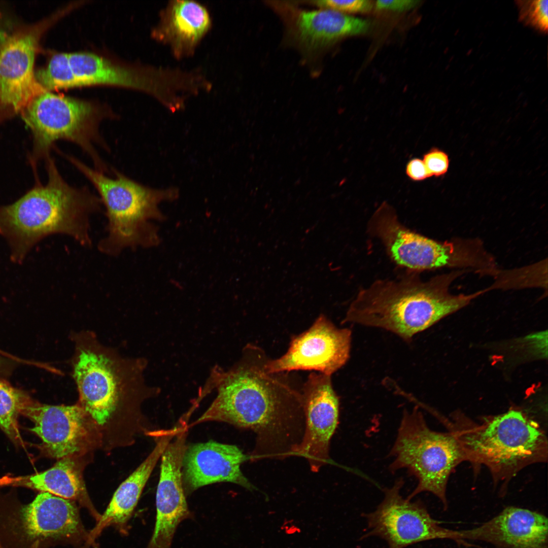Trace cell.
Here are the masks:
<instances>
[{
  "instance_id": "1",
  "label": "cell",
  "mask_w": 548,
  "mask_h": 548,
  "mask_svg": "<svg viewBox=\"0 0 548 548\" xmlns=\"http://www.w3.org/2000/svg\"><path fill=\"white\" fill-rule=\"evenodd\" d=\"M74 351L72 375L77 386V403L92 421L102 439L122 418L142 421L141 406L160 389L147 384V360L123 357L103 345L91 330L70 333Z\"/></svg>"
},
{
  "instance_id": "2",
  "label": "cell",
  "mask_w": 548,
  "mask_h": 548,
  "mask_svg": "<svg viewBox=\"0 0 548 548\" xmlns=\"http://www.w3.org/2000/svg\"><path fill=\"white\" fill-rule=\"evenodd\" d=\"M267 360L259 348L248 345L229 368L215 366L199 394L204 398L215 390L216 397L189 428L215 421L251 429L260 436L281 430L292 409L302 406V395L277 373L267 372Z\"/></svg>"
},
{
  "instance_id": "3",
  "label": "cell",
  "mask_w": 548,
  "mask_h": 548,
  "mask_svg": "<svg viewBox=\"0 0 548 548\" xmlns=\"http://www.w3.org/2000/svg\"><path fill=\"white\" fill-rule=\"evenodd\" d=\"M468 269L422 280L409 271L395 279L378 280L362 288L351 303L342 323L384 329L406 342L487 291L453 295L451 283Z\"/></svg>"
},
{
  "instance_id": "4",
  "label": "cell",
  "mask_w": 548,
  "mask_h": 548,
  "mask_svg": "<svg viewBox=\"0 0 548 548\" xmlns=\"http://www.w3.org/2000/svg\"><path fill=\"white\" fill-rule=\"evenodd\" d=\"M46 166L45 185L0 207V234L9 244L15 262H21L36 244L53 234L71 236L84 247L92 244L90 218L100 210L99 197L86 187L68 183L49 156Z\"/></svg>"
},
{
  "instance_id": "5",
  "label": "cell",
  "mask_w": 548,
  "mask_h": 548,
  "mask_svg": "<svg viewBox=\"0 0 548 548\" xmlns=\"http://www.w3.org/2000/svg\"><path fill=\"white\" fill-rule=\"evenodd\" d=\"M449 423L466 460L483 464L495 481H508L524 467L544 462L547 440L539 423L524 412L510 409L480 423L458 416Z\"/></svg>"
},
{
  "instance_id": "6",
  "label": "cell",
  "mask_w": 548,
  "mask_h": 548,
  "mask_svg": "<svg viewBox=\"0 0 548 548\" xmlns=\"http://www.w3.org/2000/svg\"><path fill=\"white\" fill-rule=\"evenodd\" d=\"M64 156L94 186L105 208L106 235L98 244L100 252L115 256L125 249L153 244L154 234L149 221L159 216L161 201L178 196L177 189L152 188L114 169L115 177H109L73 156Z\"/></svg>"
},
{
  "instance_id": "7",
  "label": "cell",
  "mask_w": 548,
  "mask_h": 548,
  "mask_svg": "<svg viewBox=\"0 0 548 548\" xmlns=\"http://www.w3.org/2000/svg\"><path fill=\"white\" fill-rule=\"evenodd\" d=\"M21 113L32 133L36 158L48 157L53 144L64 140L80 147L91 158L95 169L109 173L95 146L109 150L99 127L104 120L115 118L109 109L93 102L45 91L33 98Z\"/></svg>"
},
{
  "instance_id": "8",
  "label": "cell",
  "mask_w": 548,
  "mask_h": 548,
  "mask_svg": "<svg viewBox=\"0 0 548 548\" xmlns=\"http://www.w3.org/2000/svg\"><path fill=\"white\" fill-rule=\"evenodd\" d=\"M393 461L391 471L406 469L418 480L416 488L406 498L428 492L448 508L447 486L449 476L461 462L466 460L464 451L454 434L430 429L417 406L405 409L396 439L390 452Z\"/></svg>"
},
{
  "instance_id": "9",
  "label": "cell",
  "mask_w": 548,
  "mask_h": 548,
  "mask_svg": "<svg viewBox=\"0 0 548 548\" xmlns=\"http://www.w3.org/2000/svg\"><path fill=\"white\" fill-rule=\"evenodd\" d=\"M367 229L381 242L390 258L409 271L454 267L471 268L483 273L492 265L491 256L479 240L439 242L428 238L404 226L386 202L374 212Z\"/></svg>"
},
{
  "instance_id": "10",
  "label": "cell",
  "mask_w": 548,
  "mask_h": 548,
  "mask_svg": "<svg viewBox=\"0 0 548 548\" xmlns=\"http://www.w3.org/2000/svg\"><path fill=\"white\" fill-rule=\"evenodd\" d=\"M78 87L116 85L148 93L174 113L187 99L201 93L205 80L198 69L128 65L88 52L68 53Z\"/></svg>"
},
{
  "instance_id": "11",
  "label": "cell",
  "mask_w": 548,
  "mask_h": 548,
  "mask_svg": "<svg viewBox=\"0 0 548 548\" xmlns=\"http://www.w3.org/2000/svg\"><path fill=\"white\" fill-rule=\"evenodd\" d=\"M88 538L74 501L41 492L28 503L0 506L3 548H47L62 543L85 546Z\"/></svg>"
},
{
  "instance_id": "12",
  "label": "cell",
  "mask_w": 548,
  "mask_h": 548,
  "mask_svg": "<svg viewBox=\"0 0 548 548\" xmlns=\"http://www.w3.org/2000/svg\"><path fill=\"white\" fill-rule=\"evenodd\" d=\"M20 414L33 422L30 430L41 439L42 451L50 458L81 457L102 443L96 427L77 403L50 405L27 395Z\"/></svg>"
},
{
  "instance_id": "13",
  "label": "cell",
  "mask_w": 548,
  "mask_h": 548,
  "mask_svg": "<svg viewBox=\"0 0 548 548\" xmlns=\"http://www.w3.org/2000/svg\"><path fill=\"white\" fill-rule=\"evenodd\" d=\"M404 481L398 479L384 490L382 502L372 512L363 513L367 525L360 538L376 536L385 540L388 548H405L437 539H451L452 530L440 525L420 500L411 501L400 494Z\"/></svg>"
},
{
  "instance_id": "14",
  "label": "cell",
  "mask_w": 548,
  "mask_h": 548,
  "mask_svg": "<svg viewBox=\"0 0 548 548\" xmlns=\"http://www.w3.org/2000/svg\"><path fill=\"white\" fill-rule=\"evenodd\" d=\"M351 340L350 328H338L321 315L308 330L292 338L284 355L267 360L265 370L269 373L314 370L331 376L349 359Z\"/></svg>"
},
{
  "instance_id": "15",
  "label": "cell",
  "mask_w": 548,
  "mask_h": 548,
  "mask_svg": "<svg viewBox=\"0 0 548 548\" xmlns=\"http://www.w3.org/2000/svg\"><path fill=\"white\" fill-rule=\"evenodd\" d=\"M45 26L8 36L0 47V119L21 112L33 98L46 91L33 71Z\"/></svg>"
},
{
  "instance_id": "16",
  "label": "cell",
  "mask_w": 548,
  "mask_h": 548,
  "mask_svg": "<svg viewBox=\"0 0 548 548\" xmlns=\"http://www.w3.org/2000/svg\"><path fill=\"white\" fill-rule=\"evenodd\" d=\"M330 376L312 373L301 394L305 430L302 440L292 450L307 459L314 471L328 462L330 441L338 423L339 399Z\"/></svg>"
},
{
  "instance_id": "17",
  "label": "cell",
  "mask_w": 548,
  "mask_h": 548,
  "mask_svg": "<svg viewBox=\"0 0 548 548\" xmlns=\"http://www.w3.org/2000/svg\"><path fill=\"white\" fill-rule=\"evenodd\" d=\"M187 435L186 429L179 431L160 458L155 526L146 548H170L178 526L184 520L191 518L182 478Z\"/></svg>"
},
{
  "instance_id": "18",
  "label": "cell",
  "mask_w": 548,
  "mask_h": 548,
  "mask_svg": "<svg viewBox=\"0 0 548 548\" xmlns=\"http://www.w3.org/2000/svg\"><path fill=\"white\" fill-rule=\"evenodd\" d=\"M451 540L478 541L492 548H548V520L536 511L509 506L477 527L453 530Z\"/></svg>"
},
{
  "instance_id": "19",
  "label": "cell",
  "mask_w": 548,
  "mask_h": 548,
  "mask_svg": "<svg viewBox=\"0 0 548 548\" xmlns=\"http://www.w3.org/2000/svg\"><path fill=\"white\" fill-rule=\"evenodd\" d=\"M249 459L235 445L210 440L187 446L182 465L185 494L221 482L234 483L250 491L255 490L241 469L242 464Z\"/></svg>"
},
{
  "instance_id": "20",
  "label": "cell",
  "mask_w": 548,
  "mask_h": 548,
  "mask_svg": "<svg viewBox=\"0 0 548 548\" xmlns=\"http://www.w3.org/2000/svg\"><path fill=\"white\" fill-rule=\"evenodd\" d=\"M212 27L211 16L204 5L195 1L173 0L160 11L151 36L181 60L194 55Z\"/></svg>"
},
{
  "instance_id": "21",
  "label": "cell",
  "mask_w": 548,
  "mask_h": 548,
  "mask_svg": "<svg viewBox=\"0 0 548 548\" xmlns=\"http://www.w3.org/2000/svg\"><path fill=\"white\" fill-rule=\"evenodd\" d=\"M179 429L175 427L167 430L153 431L156 445L140 465L119 486L107 509L95 526L88 533L86 547L95 544V540L106 528L114 526L125 532L126 525L136 507L149 477L164 451Z\"/></svg>"
},
{
  "instance_id": "22",
  "label": "cell",
  "mask_w": 548,
  "mask_h": 548,
  "mask_svg": "<svg viewBox=\"0 0 548 548\" xmlns=\"http://www.w3.org/2000/svg\"><path fill=\"white\" fill-rule=\"evenodd\" d=\"M370 26L368 20L322 9L299 12L295 18L294 33L301 47L317 51L343 37L365 33Z\"/></svg>"
},
{
  "instance_id": "23",
  "label": "cell",
  "mask_w": 548,
  "mask_h": 548,
  "mask_svg": "<svg viewBox=\"0 0 548 548\" xmlns=\"http://www.w3.org/2000/svg\"><path fill=\"white\" fill-rule=\"evenodd\" d=\"M81 457L59 459L52 467L44 471L13 478L12 484L48 492L77 502L97 522L101 515L93 505L87 493L83 477Z\"/></svg>"
},
{
  "instance_id": "24",
  "label": "cell",
  "mask_w": 548,
  "mask_h": 548,
  "mask_svg": "<svg viewBox=\"0 0 548 548\" xmlns=\"http://www.w3.org/2000/svg\"><path fill=\"white\" fill-rule=\"evenodd\" d=\"M27 394L0 380V427L14 442H22L18 416Z\"/></svg>"
},
{
  "instance_id": "25",
  "label": "cell",
  "mask_w": 548,
  "mask_h": 548,
  "mask_svg": "<svg viewBox=\"0 0 548 548\" xmlns=\"http://www.w3.org/2000/svg\"><path fill=\"white\" fill-rule=\"evenodd\" d=\"M35 76L46 91L78 87L68 53H58L53 55L47 65L35 73Z\"/></svg>"
},
{
  "instance_id": "26",
  "label": "cell",
  "mask_w": 548,
  "mask_h": 548,
  "mask_svg": "<svg viewBox=\"0 0 548 548\" xmlns=\"http://www.w3.org/2000/svg\"><path fill=\"white\" fill-rule=\"evenodd\" d=\"M520 20L541 32L548 27V1H517Z\"/></svg>"
},
{
  "instance_id": "27",
  "label": "cell",
  "mask_w": 548,
  "mask_h": 548,
  "mask_svg": "<svg viewBox=\"0 0 548 548\" xmlns=\"http://www.w3.org/2000/svg\"><path fill=\"white\" fill-rule=\"evenodd\" d=\"M423 157L430 177H439L447 173L450 160L448 154L443 151L433 147L425 153Z\"/></svg>"
},
{
  "instance_id": "28",
  "label": "cell",
  "mask_w": 548,
  "mask_h": 548,
  "mask_svg": "<svg viewBox=\"0 0 548 548\" xmlns=\"http://www.w3.org/2000/svg\"><path fill=\"white\" fill-rule=\"evenodd\" d=\"M314 4L322 8L340 13L366 12L372 7L371 2L367 0L338 1L323 0L314 2Z\"/></svg>"
},
{
  "instance_id": "29",
  "label": "cell",
  "mask_w": 548,
  "mask_h": 548,
  "mask_svg": "<svg viewBox=\"0 0 548 548\" xmlns=\"http://www.w3.org/2000/svg\"><path fill=\"white\" fill-rule=\"evenodd\" d=\"M405 173L414 181H422L430 177L422 159L414 158L406 165Z\"/></svg>"
},
{
  "instance_id": "30",
  "label": "cell",
  "mask_w": 548,
  "mask_h": 548,
  "mask_svg": "<svg viewBox=\"0 0 548 548\" xmlns=\"http://www.w3.org/2000/svg\"><path fill=\"white\" fill-rule=\"evenodd\" d=\"M420 1L415 0L377 1L375 3L376 9L403 12L414 8L419 5Z\"/></svg>"
},
{
  "instance_id": "31",
  "label": "cell",
  "mask_w": 548,
  "mask_h": 548,
  "mask_svg": "<svg viewBox=\"0 0 548 548\" xmlns=\"http://www.w3.org/2000/svg\"><path fill=\"white\" fill-rule=\"evenodd\" d=\"M7 34L3 29L0 28V47L5 41L7 38Z\"/></svg>"
},
{
  "instance_id": "32",
  "label": "cell",
  "mask_w": 548,
  "mask_h": 548,
  "mask_svg": "<svg viewBox=\"0 0 548 548\" xmlns=\"http://www.w3.org/2000/svg\"><path fill=\"white\" fill-rule=\"evenodd\" d=\"M0 548H3V547L2 545L1 544V542H0Z\"/></svg>"
}]
</instances>
